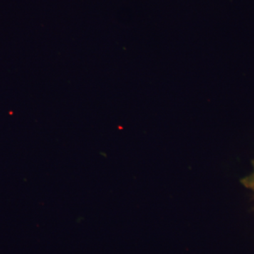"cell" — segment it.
Masks as SVG:
<instances>
[{"label":"cell","instance_id":"cell-1","mask_svg":"<svg viewBox=\"0 0 254 254\" xmlns=\"http://www.w3.org/2000/svg\"><path fill=\"white\" fill-rule=\"evenodd\" d=\"M252 167H253V170L250 175H247L244 177L243 179L241 180V183L243 185L245 188L248 189L253 192L254 195V160L252 161Z\"/></svg>","mask_w":254,"mask_h":254}]
</instances>
